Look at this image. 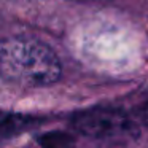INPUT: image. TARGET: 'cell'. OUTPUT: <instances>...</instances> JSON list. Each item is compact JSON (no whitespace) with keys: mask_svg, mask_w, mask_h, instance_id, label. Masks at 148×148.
Instances as JSON below:
<instances>
[{"mask_svg":"<svg viewBox=\"0 0 148 148\" xmlns=\"http://www.w3.org/2000/svg\"><path fill=\"white\" fill-rule=\"evenodd\" d=\"M138 119H140V123L145 127H148V102L140 108V112H138Z\"/></svg>","mask_w":148,"mask_h":148,"instance_id":"3957f363","label":"cell"},{"mask_svg":"<svg viewBox=\"0 0 148 148\" xmlns=\"http://www.w3.org/2000/svg\"><path fill=\"white\" fill-rule=\"evenodd\" d=\"M72 126L78 134L99 140H118L137 134L135 123L121 110L113 108H91L80 112L75 115Z\"/></svg>","mask_w":148,"mask_h":148,"instance_id":"7a4b0ae2","label":"cell"},{"mask_svg":"<svg viewBox=\"0 0 148 148\" xmlns=\"http://www.w3.org/2000/svg\"><path fill=\"white\" fill-rule=\"evenodd\" d=\"M2 77L21 86L42 88L61 78L59 58L49 46L29 37L3 40L0 49Z\"/></svg>","mask_w":148,"mask_h":148,"instance_id":"6da1fadb","label":"cell"}]
</instances>
